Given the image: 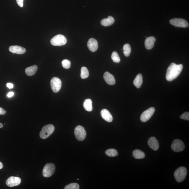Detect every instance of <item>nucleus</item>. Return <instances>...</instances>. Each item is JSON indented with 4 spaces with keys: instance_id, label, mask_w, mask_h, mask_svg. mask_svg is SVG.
Wrapping results in <instances>:
<instances>
[{
    "instance_id": "19",
    "label": "nucleus",
    "mask_w": 189,
    "mask_h": 189,
    "mask_svg": "<svg viewBox=\"0 0 189 189\" xmlns=\"http://www.w3.org/2000/svg\"><path fill=\"white\" fill-rule=\"evenodd\" d=\"M38 70V66L36 65L27 68L25 69L26 74L28 76H32L35 74Z\"/></svg>"
},
{
    "instance_id": "14",
    "label": "nucleus",
    "mask_w": 189,
    "mask_h": 189,
    "mask_svg": "<svg viewBox=\"0 0 189 189\" xmlns=\"http://www.w3.org/2000/svg\"><path fill=\"white\" fill-rule=\"evenodd\" d=\"M103 77L106 82L109 85H114L116 83L114 76L108 72H105L104 73Z\"/></svg>"
},
{
    "instance_id": "8",
    "label": "nucleus",
    "mask_w": 189,
    "mask_h": 189,
    "mask_svg": "<svg viewBox=\"0 0 189 189\" xmlns=\"http://www.w3.org/2000/svg\"><path fill=\"white\" fill-rule=\"evenodd\" d=\"M170 22L171 24L176 27L186 28L189 26L188 21L182 18L173 19L171 20Z\"/></svg>"
},
{
    "instance_id": "1",
    "label": "nucleus",
    "mask_w": 189,
    "mask_h": 189,
    "mask_svg": "<svg viewBox=\"0 0 189 189\" xmlns=\"http://www.w3.org/2000/svg\"><path fill=\"white\" fill-rule=\"evenodd\" d=\"M183 69L182 64H176L172 63L167 68L166 75L167 81H172L179 76Z\"/></svg>"
},
{
    "instance_id": "30",
    "label": "nucleus",
    "mask_w": 189,
    "mask_h": 189,
    "mask_svg": "<svg viewBox=\"0 0 189 189\" xmlns=\"http://www.w3.org/2000/svg\"><path fill=\"white\" fill-rule=\"evenodd\" d=\"M23 1L24 0H16L18 5L21 8L23 6Z\"/></svg>"
},
{
    "instance_id": "21",
    "label": "nucleus",
    "mask_w": 189,
    "mask_h": 189,
    "mask_svg": "<svg viewBox=\"0 0 189 189\" xmlns=\"http://www.w3.org/2000/svg\"><path fill=\"white\" fill-rule=\"evenodd\" d=\"M83 105L84 109L86 111H89V112L92 111V102L90 99H87L84 101Z\"/></svg>"
},
{
    "instance_id": "22",
    "label": "nucleus",
    "mask_w": 189,
    "mask_h": 189,
    "mask_svg": "<svg viewBox=\"0 0 189 189\" xmlns=\"http://www.w3.org/2000/svg\"><path fill=\"white\" fill-rule=\"evenodd\" d=\"M132 154L133 156L136 159H143L145 157L144 153L139 150H134Z\"/></svg>"
},
{
    "instance_id": "17",
    "label": "nucleus",
    "mask_w": 189,
    "mask_h": 189,
    "mask_svg": "<svg viewBox=\"0 0 189 189\" xmlns=\"http://www.w3.org/2000/svg\"><path fill=\"white\" fill-rule=\"evenodd\" d=\"M156 40L155 38L154 37L147 38L145 41V48L147 50L152 49L154 47Z\"/></svg>"
},
{
    "instance_id": "5",
    "label": "nucleus",
    "mask_w": 189,
    "mask_h": 189,
    "mask_svg": "<svg viewBox=\"0 0 189 189\" xmlns=\"http://www.w3.org/2000/svg\"><path fill=\"white\" fill-rule=\"evenodd\" d=\"M55 166L53 163H49L46 164L43 169L42 175L45 177H50L55 173Z\"/></svg>"
},
{
    "instance_id": "6",
    "label": "nucleus",
    "mask_w": 189,
    "mask_h": 189,
    "mask_svg": "<svg viewBox=\"0 0 189 189\" xmlns=\"http://www.w3.org/2000/svg\"><path fill=\"white\" fill-rule=\"evenodd\" d=\"M74 134L76 139L79 141L84 140L86 137V132L84 128L81 125L77 126L75 127Z\"/></svg>"
},
{
    "instance_id": "35",
    "label": "nucleus",
    "mask_w": 189,
    "mask_h": 189,
    "mask_svg": "<svg viewBox=\"0 0 189 189\" xmlns=\"http://www.w3.org/2000/svg\"><path fill=\"white\" fill-rule=\"evenodd\" d=\"M3 127V124L1 123H0V128H2Z\"/></svg>"
},
{
    "instance_id": "2",
    "label": "nucleus",
    "mask_w": 189,
    "mask_h": 189,
    "mask_svg": "<svg viewBox=\"0 0 189 189\" xmlns=\"http://www.w3.org/2000/svg\"><path fill=\"white\" fill-rule=\"evenodd\" d=\"M55 130V127L51 124L45 125L40 133V137L42 139H45L51 135Z\"/></svg>"
},
{
    "instance_id": "29",
    "label": "nucleus",
    "mask_w": 189,
    "mask_h": 189,
    "mask_svg": "<svg viewBox=\"0 0 189 189\" xmlns=\"http://www.w3.org/2000/svg\"><path fill=\"white\" fill-rule=\"evenodd\" d=\"M180 118L182 119L186 120H189V112H185L183 113V114H182L181 116H180Z\"/></svg>"
},
{
    "instance_id": "23",
    "label": "nucleus",
    "mask_w": 189,
    "mask_h": 189,
    "mask_svg": "<svg viewBox=\"0 0 189 189\" xmlns=\"http://www.w3.org/2000/svg\"><path fill=\"white\" fill-rule=\"evenodd\" d=\"M123 53L125 56L127 57L129 56L131 52V48L130 45L128 44H125L123 46Z\"/></svg>"
},
{
    "instance_id": "13",
    "label": "nucleus",
    "mask_w": 189,
    "mask_h": 189,
    "mask_svg": "<svg viewBox=\"0 0 189 189\" xmlns=\"http://www.w3.org/2000/svg\"><path fill=\"white\" fill-rule=\"evenodd\" d=\"M9 51L13 53L22 55L26 52V50L24 47L19 46H12L9 48Z\"/></svg>"
},
{
    "instance_id": "32",
    "label": "nucleus",
    "mask_w": 189,
    "mask_h": 189,
    "mask_svg": "<svg viewBox=\"0 0 189 189\" xmlns=\"http://www.w3.org/2000/svg\"><path fill=\"white\" fill-rule=\"evenodd\" d=\"M7 87H8L9 89H12L13 88V84L11 83H8L6 84Z\"/></svg>"
},
{
    "instance_id": "9",
    "label": "nucleus",
    "mask_w": 189,
    "mask_h": 189,
    "mask_svg": "<svg viewBox=\"0 0 189 189\" xmlns=\"http://www.w3.org/2000/svg\"><path fill=\"white\" fill-rule=\"evenodd\" d=\"M155 111L154 107H151L144 111L140 116V119L142 122L148 121L152 116Z\"/></svg>"
},
{
    "instance_id": "24",
    "label": "nucleus",
    "mask_w": 189,
    "mask_h": 189,
    "mask_svg": "<svg viewBox=\"0 0 189 189\" xmlns=\"http://www.w3.org/2000/svg\"><path fill=\"white\" fill-rule=\"evenodd\" d=\"M89 76V72L87 68L85 67H83L81 69V78L82 79H87Z\"/></svg>"
},
{
    "instance_id": "10",
    "label": "nucleus",
    "mask_w": 189,
    "mask_h": 189,
    "mask_svg": "<svg viewBox=\"0 0 189 189\" xmlns=\"http://www.w3.org/2000/svg\"><path fill=\"white\" fill-rule=\"evenodd\" d=\"M185 146L183 142L180 139H175L173 142L171 148L174 152H181L184 150Z\"/></svg>"
},
{
    "instance_id": "31",
    "label": "nucleus",
    "mask_w": 189,
    "mask_h": 189,
    "mask_svg": "<svg viewBox=\"0 0 189 189\" xmlns=\"http://www.w3.org/2000/svg\"><path fill=\"white\" fill-rule=\"evenodd\" d=\"M6 113V111L1 107H0V115H4Z\"/></svg>"
},
{
    "instance_id": "36",
    "label": "nucleus",
    "mask_w": 189,
    "mask_h": 189,
    "mask_svg": "<svg viewBox=\"0 0 189 189\" xmlns=\"http://www.w3.org/2000/svg\"><path fill=\"white\" fill-rule=\"evenodd\" d=\"M77 180H78V181H79V179H77Z\"/></svg>"
},
{
    "instance_id": "16",
    "label": "nucleus",
    "mask_w": 189,
    "mask_h": 189,
    "mask_svg": "<svg viewBox=\"0 0 189 189\" xmlns=\"http://www.w3.org/2000/svg\"><path fill=\"white\" fill-rule=\"evenodd\" d=\"M101 116L105 121L111 122L113 120V117L109 111L106 109L102 110L101 112Z\"/></svg>"
},
{
    "instance_id": "25",
    "label": "nucleus",
    "mask_w": 189,
    "mask_h": 189,
    "mask_svg": "<svg viewBox=\"0 0 189 189\" xmlns=\"http://www.w3.org/2000/svg\"><path fill=\"white\" fill-rule=\"evenodd\" d=\"M105 154L107 156L110 157H115L118 155V151L113 149H108L105 151Z\"/></svg>"
},
{
    "instance_id": "33",
    "label": "nucleus",
    "mask_w": 189,
    "mask_h": 189,
    "mask_svg": "<svg viewBox=\"0 0 189 189\" xmlns=\"http://www.w3.org/2000/svg\"><path fill=\"white\" fill-rule=\"evenodd\" d=\"M14 95V93L13 92H10L8 93L7 96L9 98H11L12 96H13Z\"/></svg>"
},
{
    "instance_id": "20",
    "label": "nucleus",
    "mask_w": 189,
    "mask_h": 189,
    "mask_svg": "<svg viewBox=\"0 0 189 189\" xmlns=\"http://www.w3.org/2000/svg\"><path fill=\"white\" fill-rule=\"evenodd\" d=\"M143 83V77L141 74H139L136 76L135 79L134 81V85L136 87L139 88L141 87Z\"/></svg>"
},
{
    "instance_id": "15",
    "label": "nucleus",
    "mask_w": 189,
    "mask_h": 189,
    "mask_svg": "<svg viewBox=\"0 0 189 189\" xmlns=\"http://www.w3.org/2000/svg\"><path fill=\"white\" fill-rule=\"evenodd\" d=\"M148 144L151 149L154 151H156L159 149V143L156 139L154 137H152L149 139Z\"/></svg>"
},
{
    "instance_id": "12",
    "label": "nucleus",
    "mask_w": 189,
    "mask_h": 189,
    "mask_svg": "<svg viewBox=\"0 0 189 189\" xmlns=\"http://www.w3.org/2000/svg\"><path fill=\"white\" fill-rule=\"evenodd\" d=\"M87 46L88 48L92 52L96 51L98 48V41L96 39L91 38L88 40Z\"/></svg>"
},
{
    "instance_id": "34",
    "label": "nucleus",
    "mask_w": 189,
    "mask_h": 189,
    "mask_svg": "<svg viewBox=\"0 0 189 189\" xmlns=\"http://www.w3.org/2000/svg\"><path fill=\"white\" fill-rule=\"evenodd\" d=\"M3 164L1 162H0V169H1L3 168Z\"/></svg>"
},
{
    "instance_id": "27",
    "label": "nucleus",
    "mask_w": 189,
    "mask_h": 189,
    "mask_svg": "<svg viewBox=\"0 0 189 189\" xmlns=\"http://www.w3.org/2000/svg\"><path fill=\"white\" fill-rule=\"evenodd\" d=\"M79 188L80 187L78 183H73L67 185L65 187L64 189H79Z\"/></svg>"
},
{
    "instance_id": "7",
    "label": "nucleus",
    "mask_w": 189,
    "mask_h": 189,
    "mask_svg": "<svg viewBox=\"0 0 189 189\" xmlns=\"http://www.w3.org/2000/svg\"><path fill=\"white\" fill-rule=\"evenodd\" d=\"M51 89L53 92L57 93L60 91L62 86V81L57 77H54L50 82Z\"/></svg>"
},
{
    "instance_id": "11",
    "label": "nucleus",
    "mask_w": 189,
    "mask_h": 189,
    "mask_svg": "<svg viewBox=\"0 0 189 189\" xmlns=\"http://www.w3.org/2000/svg\"><path fill=\"white\" fill-rule=\"evenodd\" d=\"M21 179L18 176H10L7 179L6 183L9 187H13L18 186L21 184Z\"/></svg>"
},
{
    "instance_id": "4",
    "label": "nucleus",
    "mask_w": 189,
    "mask_h": 189,
    "mask_svg": "<svg viewBox=\"0 0 189 189\" xmlns=\"http://www.w3.org/2000/svg\"><path fill=\"white\" fill-rule=\"evenodd\" d=\"M67 42V39L64 35H58L55 36L51 39L50 43L52 45L62 46L65 45Z\"/></svg>"
},
{
    "instance_id": "3",
    "label": "nucleus",
    "mask_w": 189,
    "mask_h": 189,
    "mask_svg": "<svg viewBox=\"0 0 189 189\" xmlns=\"http://www.w3.org/2000/svg\"><path fill=\"white\" fill-rule=\"evenodd\" d=\"M187 174V170L186 168L181 167L176 170L174 173V177L178 182L183 181L186 178Z\"/></svg>"
},
{
    "instance_id": "18",
    "label": "nucleus",
    "mask_w": 189,
    "mask_h": 189,
    "mask_svg": "<svg viewBox=\"0 0 189 189\" xmlns=\"http://www.w3.org/2000/svg\"><path fill=\"white\" fill-rule=\"evenodd\" d=\"M115 22V19L112 16H109L107 18L103 19L101 21V24L104 26H108L113 25Z\"/></svg>"
},
{
    "instance_id": "28",
    "label": "nucleus",
    "mask_w": 189,
    "mask_h": 189,
    "mask_svg": "<svg viewBox=\"0 0 189 189\" xmlns=\"http://www.w3.org/2000/svg\"><path fill=\"white\" fill-rule=\"evenodd\" d=\"M62 64L63 67L65 69H69L71 67V62L70 61L67 60V59H64V60H63L62 62Z\"/></svg>"
},
{
    "instance_id": "26",
    "label": "nucleus",
    "mask_w": 189,
    "mask_h": 189,
    "mask_svg": "<svg viewBox=\"0 0 189 189\" xmlns=\"http://www.w3.org/2000/svg\"><path fill=\"white\" fill-rule=\"evenodd\" d=\"M111 58L113 62L116 63H119L120 62V59L119 56L116 52H113L111 55Z\"/></svg>"
}]
</instances>
